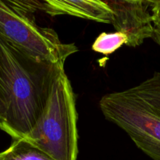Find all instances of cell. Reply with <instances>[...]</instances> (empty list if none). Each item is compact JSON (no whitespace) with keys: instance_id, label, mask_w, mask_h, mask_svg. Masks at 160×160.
<instances>
[{"instance_id":"cell-1","label":"cell","mask_w":160,"mask_h":160,"mask_svg":"<svg viewBox=\"0 0 160 160\" xmlns=\"http://www.w3.org/2000/svg\"><path fill=\"white\" fill-rule=\"evenodd\" d=\"M64 67L35 59L0 34V130L23 139L42 116Z\"/></svg>"},{"instance_id":"cell-6","label":"cell","mask_w":160,"mask_h":160,"mask_svg":"<svg viewBox=\"0 0 160 160\" xmlns=\"http://www.w3.org/2000/svg\"><path fill=\"white\" fill-rule=\"evenodd\" d=\"M37 10L51 17L68 15L99 23H112V12L102 0H47L35 1Z\"/></svg>"},{"instance_id":"cell-7","label":"cell","mask_w":160,"mask_h":160,"mask_svg":"<svg viewBox=\"0 0 160 160\" xmlns=\"http://www.w3.org/2000/svg\"><path fill=\"white\" fill-rule=\"evenodd\" d=\"M0 160H55L24 139L12 140L8 148L0 152Z\"/></svg>"},{"instance_id":"cell-5","label":"cell","mask_w":160,"mask_h":160,"mask_svg":"<svg viewBox=\"0 0 160 160\" xmlns=\"http://www.w3.org/2000/svg\"><path fill=\"white\" fill-rule=\"evenodd\" d=\"M113 15L112 24L116 31L126 34V45L137 47L153 35L152 0L106 1Z\"/></svg>"},{"instance_id":"cell-3","label":"cell","mask_w":160,"mask_h":160,"mask_svg":"<svg viewBox=\"0 0 160 160\" xmlns=\"http://www.w3.org/2000/svg\"><path fill=\"white\" fill-rule=\"evenodd\" d=\"M78 112L70 81L62 70L53 83L42 116L24 140L55 160H77Z\"/></svg>"},{"instance_id":"cell-4","label":"cell","mask_w":160,"mask_h":160,"mask_svg":"<svg viewBox=\"0 0 160 160\" xmlns=\"http://www.w3.org/2000/svg\"><path fill=\"white\" fill-rule=\"evenodd\" d=\"M34 0H0V34L30 56L64 67L78 51L60 41L56 31L36 23Z\"/></svg>"},{"instance_id":"cell-8","label":"cell","mask_w":160,"mask_h":160,"mask_svg":"<svg viewBox=\"0 0 160 160\" xmlns=\"http://www.w3.org/2000/svg\"><path fill=\"white\" fill-rule=\"evenodd\" d=\"M127 42L128 38L126 34L122 32H102L93 42L92 49L94 52L107 56L117 51L122 45H126Z\"/></svg>"},{"instance_id":"cell-9","label":"cell","mask_w":160,"mask_h":160,"mask_svg":"<svg viewBox=\"0 0 160 160\" xmlns=\"http://www.w3.org/2000/svg\"><path fill=\"white\" fill-rule=\"evenodd\" d=\"M153 35L152 38L160 46V0H153L151 4Z\"/></svg>"},{"instance_id":"cell-2","label":"cell","mask_w":160,"mask_h":160,"mask_svg":"<svg viewBox=\"0 0 160 160\" xmlns=\"http://www.w3.org/2000/svg\"><path fill=\"white\" fill-rule=\"evenodd\" d=\"M100 110L152 160H160V72L138 85L103 95Z\"/></svg>"}]
</instances>
